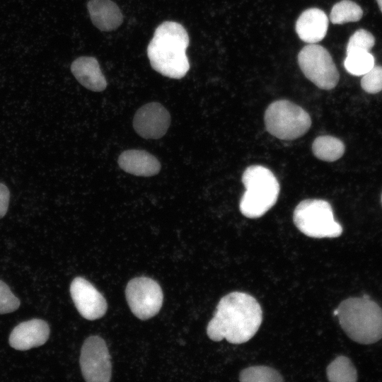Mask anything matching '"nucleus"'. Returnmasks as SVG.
Listing matches in <instances>:
<instances>
[{
	"instance_id": "nucleus-12",
	"label": "nucleus",
	"mask_w": 382,
	"mask_h": 382,
	"mask_svg": "<svg viewBox=\"0 0 382 382\" xmlns=\"http://www.w3.org/2000/svg\"><path fill=\"white\" fill-rule=\"evenodd\" d=\"M50 336V327L41 319H31L16 325L9 336L11 347L17 350H28L44 345Z\"/></svg>"
},
{
	"instance_id": "nucleus-23",
	"label": "nucleus",
	"mask_w": 382,
	"mask_h": 382,
	"mask_svg": "<svg viewBox=\"0 0 382 382\" xmlns=\"http://www.w3.org/2000/svg\"><path fill=\"white\" fill-rule=\"evenodd\" d=\"M361 86L369 93H377L382 91V66H374L364 74L361 80Z\"/></svg>"
},
{
	"instance_id": "nucleus-18",
	"label": "nucleus",
	"mask_w": 382,
	"mask_h": 382,
	"mask_svg": "<svg viewBox=\"0 0 382 382\" xmlns=\"http://www.w3.org/2000/svg\"><path fill=\"white\" fill-rule=\"evenodd\" d=\"M328 379L332 382H354L357 380L355 367L349 358L340 356L327 367Z\"/></svg>"
},
{
	"instance_id": "nucleus-11",
	"label": "nucleus",
	"mask_w": 382,
	"mask_h": 382,
	"mask_svg": "<svg viewBox=\"0 0 382 382\" xmlns=\"http://www.w3.org/2000/svg\"><path fill=\"white\" fill-rule=\"evenodd\" d=\"M170 124L168 111L161 103H149L136 112L133 127L136 132L144 139H159L167 132Z\"/></svg>"
},
{
	"instance_id": "nucleus-27",
	"label": "nucleus",
	"mask_w": 382,
	"mask_h": 382,
	"mask_svg": "<svg viewBox=\"0 0 382 382\" xmlns=\"http://www.w3.org/2000/svg\"><path fill=\"white\" fill-rule=\"evenodd\" d=\"M381 202H382V195H381Z\"/></svg>"
},
{
	"instance_id": "nucleus-4",
	"label": "nucleus",
	"mask_w": 382,
	"mask_h": 382,
	"mask_svg": "<svg viewBox=\"0 0 382 382\" xmlns=\"http://www.w3.org/2000/svg\"><path fill=\"white\" fill-rule=\"evenodd\" d=\"M242 182L245 191L240 200L239 209L243 216L259 218L277 202L279 184L267 168L260 165L248 166L243 173Z\"/></svg>"
},
{
	"instance_id": "nucleus-24",
	"label": "nucleus",
	"mask_w": 382,
	"mask_h": 382,
	"mask_svg": "<svg viewBox=\"0 0 382 382\" xmlns=\"http://www.w3.org/2000/svg\"><path fill=\"white\" fill-rule=\"evenodd\" d=\"M20 303L9 286L0 280V314L15 311L20 306Z\"/></svg>"
},
{
	"instance_id": "nucleus-17",
	"label": "nucleus",
	"mask_w": 382,
	"mask_h": 382,
	"mask_svg": "<svg viewBox=\"0 0 382 382\" xmlns=\"http://www.w3.org/2000/svg\"><path fill=\"white\" fill-rule=\"evenodd\" d=\"M345 149V145L340 139L330 135L317 137L312 144L314 156L320 160L329 162L340 158Z\"/></svg>"
},
{
	"instance_id": "nucleus-21",
	"label": "nucleus",
	"mask_w": 382,
	"mask_h": 382,
	"mask_svg": "<svg viewBox=\"0 0 382 382\" xmlns=\"http://www.w3.org/2000/svg\"><path fill=\"white\" fill-rule=\"evenodd\" d=\"M243 382H279L283 378L275 369L264 366H250L243 369L239 375Z\"/></svg>"
},
{
	"instance_id": "nucleus-20",
	"label": "nucleus",
	"mask_w": 382,
	"mask_h": 382,
	"mask_svg": "<svg viewBox=\"0 0 382 382\" xmlns=\"http://www.w3.org/2000/svg\"><path fill=\"white\" fill-rule=\"evenodd\" d=\"M374 57L369 52L352 50L347 52L344 66L349 74L363 76L374 66Z\"/></svg>"
},
{
	"instance_id": "nucleus-22",
	"label": "nucleus",
	"mask_w": 382,
	"mask_h": 382,
	"mask_svg": "<svg viewBox=\"0 0 382 382\" xmlns=\"http://www.w3.org/2000/svg\"><path fill=\"white\" fill-rule=\"evenodd\" d=\"M375 45L374 35L366 30L359 29L350 37L347 46V52L352 50L369 52Z\"/></svg>"
},
{
	"instance_id": "nucleus-6",
	"label": "nucleus",
	"mask_w": 382,
	"mask_h": 382,
	"mask_svg": "<svg viewBox=\"0 0 382 382\" xmlns=\"http://www.w3.org/2000/svg\"><path fill=\"white\" fill-rule=\"evenodd\" d=\"M264 120L267 131L283 140H294L302 137L311 125L309 114L287 100L272 103L265 110Z\"/></svg>"
},
{
	"instance_id": "nucleus-16",
	"label": "nucleus",
	"mask_w": 382,
	"mask_h": 382,
	"mask_svg": "<svg viewBox=\"0 0 382 382\" xmlns=\"http://www.w3.org/2000/svg\"><path fill=\"white\" fill-rule=\"evenodd\" d=\"M87 8L93 24L102 31L114 30L123 21L120 9L111 0H90Z\"/></svg>"
},
{
	"instance_id": "nucleus-25",
	"label": "nucleus",
	"mask_w": 382,
	"mask_h": 382,
	"mask_svg": "<svg viewBox=\"0 0 382 382\" xmlns=\"http://www.w3.org/2000/svg\"><path fill=\"white\" fill-rule=\"evenodd\" d=\"M10 200V192L8 188L0 183V219L6 214Z\"/></svg>"
},
{
	"instance_id": "nucleus-19",
	"label": "nucleus",
	"mask_w": 382,
	"mask_h": 382,
	"mask_svg": "<svg viewBox=\"0 0 382 382\" xmlns=\"http://www.w3.org/2000/svg\"><path fill=\"white\" fill-rule=\"evenodd\" d=\"M363 16L361 8L350 0H342L336 3L330 13V20L333 24H344L359 21Z\"/></svg>"
},
{
	"instance_id": "nucleus-9",
	"label": "nucleus",
	"mask_w": 382,
	"mask_h": 382,
	"mask_svg": "<svg viewBox=\"0 0 382 382\" xmlns=\"http://www.w3.org/2000/svg\"><path fill=\"white\" fill-rule=\"evenodd\" d=\"M80 366L86 381L108 382L110 380V357L103 339L93 335L84 341L81 350Z\"/></svg>"
},
{
	"instance_id": "nucleus-8",
	"label": "nucleus",
	"mask_w": 382,
	"mask_h": 382,
	"mask_svg": "<svg viewBox=\"0 0 382 382\" xmlns=\"http://www.w3.org/2000/svg\"><path fill=\"white\" fill-rule=\"evenodd\" d=\"M125 295L132 312L141 320L156 315L163 304V294L160 285L146 277L131 279L126 286Z\"/></svg>"
},
{
	"instance_id": "nucleus-14",
	"label": "nucleus",
	"mask_w": 382,
	"mask_h": 382,
	"mask_svg": "<svg viewBox=\"0 0 382 382\" xmlns=\"http://www.w3.org/2000/svg\"><path fill=\"white\" fill-rule=\"evenodd\" d=\"M118 164L124 171L144 177L158 174L161 167L159 161L154 156L139 149L123 151L118 158Z\"/></svg>"
},
{
	"instance_id": "nucleus-7",
	"label": "nucleus",
	"mask_w": 382,
	"mask_h": 382,
	"mask_svg": "<svg viewBox=\"0 0 382 382\" xmlns=\"http://www.w3.org/2000/svg\"><path fill=\"white\" fill-rule=\"evenodd\" d=\"M298 63L304 76L323 90L334 88L340 79L329 52L323 46L308 44L298 54Z\"/></svg>"
},
{
	"instance_id": "nucleus-2",
	"label": "nucleus",
	"mask_w": 382,
	"mask_h": 382,
	"mask_svg": "<svg viewBox=\"0 0 382 382\" xmlns=\"http://www.w3.org/2000/svg\"><path fill=\"white\" fill-rule=\"evenodd\" d=\"M189 45L187 30L180 23L165 21L154 31L147 47V56L151 67L161 74L181 79L190 69L186 54Z\"/></svg>"
},
{
	"instance_id": "nucleus-5",
	"label": "nucleus",
	"mask_w": 382,
	"mask_h": 382,
	"mask_svg": "<svg viewBox=\"0 0 382 382\" xmlns=\"http://www.w3.org/2000/svg\"><path fill=\"white\" fill-rule=\"evenodd\" d=\"M293 220L301 233L311 238H336L342 233V227L335 219L330 204L325 200L301 201L294 211Z\"/></svg>"
},
{
	"instance_id": "nucleus-10",
	"label": "nucleus",
	"mask_w": 382,
	"mask_h": 382,
	"mask_svg": "<svg viewBox=\"0 0 382 382\" xmlns=\"http://www.w3.org/2000/svg\"><path fill=\"white\" fill-rule=\"evenodd\" d=\"M70 294L79 313L87 320L103 317L107 311L104 296L86 279L77 277L70 285Z\"/></svg>"
},
{
	"instance_id": "nucleus-13",
	"label": "nucleus",
	"mask_w": 382,
	"mask_h": 382,
	"mask_svg": "<svg viewBox=\"0 0 382 382\" xmlns=\"http://www.w3.org/2000/svg\"><path fill=\"white\" fill-rule=\"evenodd\" d=\"M328 18L318 8L305 10L298 18L295 29L299 37L308 44L321 41L327 34Z\"/></svg>"
},
{
	"instance_id": "nucleus-1",
	"label": "nucleus",
	"mask_w": 382,
	"mask_h": 382,
	"mask_svg": "<svg viewBox=\"0 0 382 382\" xmlns=\"http://www.w3.org/2000/svg\"><path fill=\"white\" fill-rule=\"evenodd\" d=\"M262 320V311L257 301L246 293L233 291L219 301L207 333L214 341L225 339L232 344H242L255 335Z\"/></svg>"
},
{
	"instance_id": "nucleus-26",
	"label": "nucleus",
	"mask_w": 382,
	"mask_h": 382,
	"mask_svg": "<svg viewBox=\"0 0 382 382\" xmlns=\"http://www.w3.org/2000/svg\"><path fill=\"white\" fill-rule=\"evenodd\" d=\"M376 2L378 4V6L382 13V0H376Z\"/></svg>"
},
{
	"instance_id": "nucleus-15",
	"label": "nucleus",
	"mask_w": 382,
	"mask_h": 382,
	"mask_svg": "<svg viewBox=\"0 0 382 382\" xmlns=\"http://www.w3.org/2000/svg\"><path fill=\"white\" fill-rule=\"evenodd\" d=\"M71 71L76 80L91 91L100 92L107 87V81L95 57H80L76 59L71 65Z\"/></svg>"
},
{
	"instance_id": "nucleus-3",
	"label": "nucleus",
	"mask_w": 382,
	"mask_h": 382,
	"mask_svg": "<svg viewBox=\"0 0 382 382\" xmlns=\"http://www.w3.org/2000/svg\"><path fill=\"white\" fill-rule=\"evenodd\" d=\"M340 326L354 342L369 345L382 338V309L368 296L349 298L334 311Z\"/></svg>"
}]
</instances>
